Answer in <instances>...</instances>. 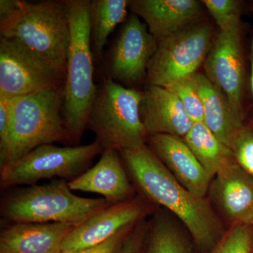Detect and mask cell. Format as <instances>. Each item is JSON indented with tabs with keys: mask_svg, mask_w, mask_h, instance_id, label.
I'll return each instance as SVG.
<instances>
[{
	"mask_svg": "<svg viewBox=\"0 0 253 253\" xmlns=\"http://www.w3.org/2000/svg\"><path fill=\"white\" fill-rule=\"evenodd\" d=\"M136 225L126 228L101 244L73 252L62 253H117Z\"/></svg>",
	"mask_w": 253,
	"mask_h": 253,
	"instance_id": "obj_27",
	"label": "cell"
},
{
	"mask_svg": "<svg viewBox=\"0 0 253 253\" xmlns=\"http://www.w3.org/2000/svg\"><path fill=\"white\" fill-rule=\"evenodd\" d=\"M231 149L238 166L253 178V127L249 123L240 130Z\"/></svg>",
	"mask_w": 253,
	"mask_h": 253,
	"instance_id": "obj_26",
	"label": "cell"
},
{
	"mask_svg": "<svg viewBox=\"0 0 253 253\" xmlns=\"http://www.w3.org/2000/svg\"><path fill=\"white\" fill-rule=\"evenodd\" d=\"M0 34L41 59L66 67L69 27L66 0H1Z\"/></svg>",
	"mask_w": 253,
	"mask_h": 253,
	"instance_id": "obj_3",
	"label": "cell"
},
{
	"mask_svg": "<svg viewBox=\"0 0 253 253\" xmlns=\"http://www.w3.org/2000/svg\"><path fill=\"white\" fill-rule=\"evenodd\" d=\"M64 86L11 98L7 150L0 170L39 146L69 143L62 115Z\"/></svg>",
	"mask_w": 253,
	"mask_h": 253,
	"instance_id": "obj_4",
	"label": "cell"
},
{
	"mask_svg": "<svg viewBox=\"0 0 253 253\" xmlns=\"http://www.w3.org/2000/svg\"><path fill=\"white\" fill-rule=\"evenodd\" d=\"M158 42L136 15L126 19L109 54V77L120 84H137L147 77L150 61Z\"/></svg>",
	"mask_w": 253,
	"mask_h": 253,
	"instance_id": "obj_11",
	"label": "cell"
},
{
	"mask_svg": "<svg viewBox=\"0 0 253 253\" xmlns=\"http://www.w3.org/2000/svg\"><path fill=\"white\" fill-rule=\"evenodd\" d=\"M249 89L253 108V33L251 37V46H250Z\"/></svg>",
	"mask_w": 253,
	"mask_h": 253,
	"instance_id": "obj_30",
	"label": "cell"
},
{
	"mask_svg": "<svg viewBox=\"0 0 253 253\" xmlns=\"http://www.w3.org/2000/svg\"><path fill=\"white\" fill-rule=\"evenodd\" d=\"M212 37L211 25L201 21L158 42L148 67L149 85L168 88L196 74L211 49Z\"/></svg>",
	"mask_w": 253,
	"mask_h": 253,
	"instance_id": "obj_8",
	"label": "cell"
},
{
	"mask_svg": "<svg viewBox=\"0 0 253 253\" xmlns=\"http://www.w3.org/2000/svg\"><path fill=\"white\" fill-rule=\"evenodd\" d=\"M129 3L127 0L90 1L91 47L98 59H102L110 35L116 26L126 21Z\"/></svg>",
	"mask_w": 253,
	"mask_h": 253,
	"instance_id": "obj_21",
	"label": "cell"
},
{
	"mask_svg": "<svg viewBox=\"0 0 253 253\" xmlns=\"http://www.w3.org/2000/svg\"><path fill=\"white\" fill-rule=\"evenodd\" d=\"M252 253H253V236H252Z\"/></svg>",
	"mask_w": 253,
	"mask_h": 253,
	"instance_id": "obj_34",
	"label": "cell"
},
{
	"mask_svg": "<svg viewBox=\"0 0 253 253\" xmlns=\"http://www.w3.org/2000/svg\"><path fill=\"white\" fill-rule=\"evenodd\" d=\"M112 204L104 199L76 196L68 181L56 179L10 194L1 204V214L14 224L63 223L78 226Z\"/></svg>",
	"mask_w": 253,
	"mask_h": 253,
	"instance_id": "obj_5",
	"label": "cell"
},
{
	"mask_svg": "<svg viewBox=\"0 0 253 253\" xmlns=\"http://www.w3.org/2000/svg\"><path fill=\"white\" fill-rule=\"evenodd\" d=\"M119 151L104 150L99 161L78 177L68 181L71 191L94 193L118 204L134 198V191L128 179Z\"/></svg>",
	"mask_w": 253,
	"mask_h": 253,
	"instance_id": "obj_15",
	"label": "cell"
},
{
	"mask_svg": "<svg viewBox=\"0 0 253 253\" xmlns=\"http://www.w3.org/2000/svg\"><path fill=\"white\" fill-rule=\"evenodd\" d=\"M204 65L206 77L225 96L236 118L246 123V70L241 28L219 31Z\"/></svg>",
	"mask_w": 253,
	"mask_h": 253,
	"instance_id": "obj_10",
	"label": "cell"
},
{
	"mask_svg": "<svg viewBox=\"0 0 253 253\" xmlns=\"http://www.w3.org/2000/svg\"><path fill=\"white\" fill-rule=\"evenodd\" d=\"M167 89L180 100L186 114L194 123L204 122L203 101L200 95L196 74L176 82Z\"/></svg>",
	"mask_w": 253,
	"mask_h": 253,
	"instance_id": "obj_23",
	"label": "cell"
},
{
	"mask_svg": "<svg viewBox=\"0 0 253 253\" xmlns=\"http://www.w3.org/2000/svg\"><path fill=\"white\" fill-rule=\"evenodd\" d=\"M210 189L214 202L232 224L250 225L253 217V178L236 161L217 173Z\"/></svg>",
	"mask_w": 253,
	"mask_h": 253,
	"instance_id": "obj_17",
	"label": "cell"
},
{
	"mask_svg": "<svg viewBox=\"0 0 253 253\" xmlns=\"http://www.w3.org/2000/svg\"><path fill=\"white\" fill-rule=\"evenodd\" d=\"M142 98L143 91L126 87L109 76L104 78L86 127L103 150L122 151L146 144L149 135L141 117Z\"/></svg>",
	"mask_w": 253,
	"mask_h": 253,
	"instance_id": "obj_6",
	"label": "cell"
},
{
	"mask_svg": "<svg viewBox=\"0 0 253 253\" xmlns=\"http://www.w3.org/2000/svg\"><path fill=\"white\" fill-rule=\"evenodd\" d=\"M250 226H251L253 229V217L252 219H251V222H250Z\"/></svg>",
	"mask_w": 253,
	"mask_h": 253,
	"instance_id": "obj_33",
	"label": "cell"
},
{
	"mask_svg": "<svg viewBox=\"0 0 253 253\" xmlns=\"http://www.w3.org/2000/svg\"><path fill=\"white\" fill-rule=\"evenodd\" d=\"M249 123L253 127V108L252 115H251V118H250V121H249Z\"/></svg>",
	"mask_w": 253,
	"mask_h": 253,
	"instance_id": "obj_31",
	"label": "cell"
},
{
	"mask_svg": "<svg viewBox=\"0 0 253 253\" xmlns=\"http://www.w3.org/2000/svg\"><path fill=\"white\" fill-rule=\"evenodd\" d=\"M196 78L204 106L203 123L219 141L231 149L236 136L246 123L236 118L225 96L206 75L197 73Z\"/></svg>",
	"mask_w": 253,
	"mask_h": 253,
	"instance_id": "obj_19",
	"label": "cell"
},
{
	"mask_svg": "<svg viewBox=\"0 0 253 253\" xmlns=\"http://www.w3.org/2000/svg\"><path fill=\"white\" fill-rule=\"evenodd\" d=\"M69 41L62 115L69 144L78 146L97 95L94 81L89 0H66Z\"/></svg>",
	"mask_w": 253,
	"mask_h": 253,
	"instance_id": "obj_2",
	"label": "cell"
},
{
	"mask_svg": "<svg viewBox=\"0 0 253 253\" xmlns=\"http://www.w3.org/2000/svg\"><path fill=\"white\" fill-rule=\"evenodd\" d=\"M149 231L143 253H193L189 241L166 218L160 215L155 217Z\"/></svg>",
	"mask_w": 253,
	"mask_h": 253,
	"instance_id": "obj_22",
	"label": "cell"
},
{
	"mask_svg": "<svg viewBox=\"0 0 253 253\" xmlns=\"http://www.w3.org/2000/svg\"><path fill=\"white\" fill-rule=\"evenodd\" d=\"M76 226L63 223H19L0 234V253H62V246Z\"/></svg>",
	"mask_w": 253,
	"mask_h": 253,
	"instance_id": "obj_18",
	"label": "cell"
},
{
	"mask_svg": "<svg viewBox=\"0 0 253 253\" xmlns=\"http://www.w3.org/2000/svg\"><path fill=\"white\" fill-rule=\"evenodd\" d=\"M249 9L251 10V11L253 12V1H250V3H249Z\"/></svg>",
	"mask_w": 253,
	"mask_h": 253,
	"instance_id": "obj_32",
	"label": "cell"
},
{
	"mask_svg": "<svg viewBox=\"0 0 253 253\" xmlns=\"http://www.w3.org/2000/svg\"><path fill=\"white\" fill-rule=\"evenodd\" d=\"M149 212V205L139 198L111 205L76 226L63 242L62 253L101 244L123 229L136 225Z\"/></svg>",
	"mask_w": 253,
	"mask_h": 253,
	"instance_id": "obj_12",
	"label": "cell"
},
{
	"mask_svg": "<svg viewBox=\"0 0 253 253\" xmlns=\"http://www.w3.org/2000/svg\"><path fill=\"white\" fill-rule=\"evenodd\" d=\"M119 152L143 194L179 218L199 249L212 251L224 232L206 197L192 194L181 185L147 145Z\"/></svg>",
	"mask_w": 253,
	"mask_h": 253,
	"instance_id": "obj_1",
	"label": "cell"
},
{
	"mask_svg": "<svg viewBox=\"0 0 253 253\" xmlns=\"http://www.w3.org/2000/svg\"><path fill=\"white\" fill-rule=\"evenodd\" d=\"M140 113L149 136L168 134L184 139L194 125L179 98L161 86L149 85L143 91Z\"/></svg>",
	"mask_w": 253,
	"mask_h": 253,
	"instance_id": "obj_16",
	"label": "cell"
},
{
	"mask_svg": "<svg viewBox=\"0 0 253 253\" xmlns=\"http://www.w3.org/2000/svg\"><path fill=\"white\" fill-rule=\"evenodd\" d=\"M204 7L217 23L219 31L231 32L241 28L242 2L237 0H204Z\"/></svg>",
	"mask_w": 253,
	"mask_h": 253,
	"instance_id": "obj_24",
	"label": "cell"
},
{
	"mask_svg": "<svg viewBox=\"0 0 253 253\" xmlns=\"http://www.w3.org/2000/svg\"><path fill=\"white\" fill-rule=\"evenodd\" d=\"M148 141L150 149L181 185L192 194L206 197L212 179L184 139L154 134Z\"/></svg>",
	"mask_w": 253,
	"mask_h": 253,
	"instance_id": "obj_14",
	"label": "cell"
},
{
	"mask_svg": "<svg viewBox=\"0 0 253 253\" xmlns=\"http://www.w3.org/2000/svg\"><path fill=\"white\" fill-rule=\"evenodd\" d=\"M183 139L212 179L236 161L232 150L219 141L203 122L194 123Z\"/></svg>",
	"mask_w": 253,
	"mask_h": 253,
	"instance_id": "obj_20",
	"label": "cell"
},
{
	"mask_svg": "<svg viewBox=\"0 0 253 253\" xmlns=\"http://www.w3.org/2000/svg\"><path fill=\"white\" fill-rule=\"evenodd\" d=\"M252 236L253 228L249 224H232L208 253H252Z\"/></svg>",
	"mask_w": 253,
	"mask_h": 253,
	"instance_id": "obj_25",
	"label": "cell"
},
{
	"mask_svg": "<svg viewBox=\"0 0 253 253\" xmlns=\"http://www.w3.org/2000/svg\"><path fill=\"white\" fill-rule=\"evenodd\" d=\"M202 1L196 0H132L129 9L144 20L158 42L202 21Z\"/></svg>",
	"mask_w": 253,
	"mask_h": 253,
	"instance_id": "obj_13",
	"label": "cell"
},
{
	"mask_svg": "<svg viewBox=\"0 0 253 253\" xmlns=\"http://www.w3.org/2000/svg\"><path fill=\"white\" fill-rule=\"evenodd\" d=\"M103 151L96 140L90 144L65 147L43 145L13 166L0 170L1 188L34 185L42 179L54 177L73 180L87 170L93 159Z\"/></svg>",
	"mask_w": 253,
	"mask_h": 253,
	"instance_id": "obj_7",
	"label": "cell"
},
{
	"mask_svg": "<svg viewBox=\"0 0 253 253\" xmlns=\"http://www.w3.org/2000/svg\"><path fill=\"white\" fill-rule=\"evenodd\" d=\"M11 98L0 97V167L4 164L9 132Z\"/></svg>",
	"mask_w": 253,
	"mask_h": 253,
	"instance_id": "obj_28",
	"label": "cell"
},
{
	"mask_svg": "<svg viewBox=\"0 0 253 253\" xmlns=\"http://www.w3.org/2000/svg\"><path fill=\"white\" fill-rule=\"evenodd\" d=\"M66 67L0 38V97L14 98L65 86Z\"/></svg>",
	"mask_w": 253,
	"mask_h": 253,
	"instance_id": "obj_9",
	"label": "cell"
},
{
	"mask_svg": "<svg viewBox=\"0 0 253 253\" xmlns=\"http://www.w3.org/2000/svg\"><path fill=\"white\" fill-rule=\"evenodd\" d=\"M148 228L144 222L136 224L117 253H139L142 251Z\"/></svg>",
	"mask_w": 253,
	"mask_h": 253,
	"instance_id": "obj_29",
	"label": "cell"
}]
</instances>
